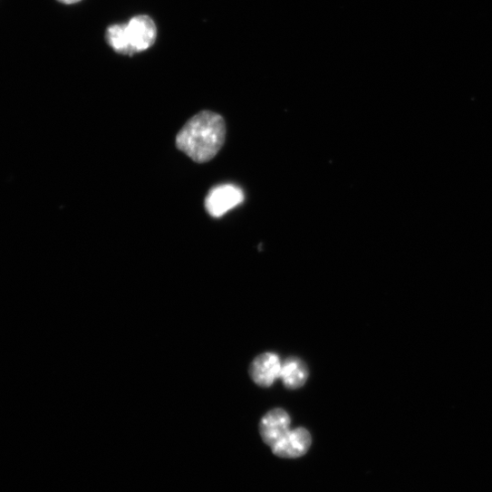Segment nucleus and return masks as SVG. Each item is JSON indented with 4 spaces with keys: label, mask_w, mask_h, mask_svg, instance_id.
I'll return each mask as SVG.
<instances>
[{
    "label": "nucleus",
    "mask_w": 492,
    "mask_h": 492,
    "mask_svg": "<svg viewBox=\"0 0 492 492\" xmlns=\"http://www.w3.org/2000/svg\"><path fill=\"white\" fill-rule=\"evenodd\" d=\"M312 444L310 432L304 428H296L290 431L271 448L276 457L282 458H297L305 455Z\"/></svg>",
    "instance_id": "4"
},
{
    "label": "nucleus",
    "mask_w": 492,
    "mask_h": 492,
    "mask_svg": "<svg viewBox=\"0 0 492 492\" xmlns=\"http://www.w3.org/2000/svg\"><path fill=\"white\" fill-rule=\"evenodd\" d=\"M58 2L66 5H72L80 3L81 0H58Z\"/></svg>",
    "instance_id": "9"
},
{
    "label": "nucleus",
    "mask_w": 492,
    "mask_h": 492,
    "mask_svg": "<svg viewBox=\"0 0 492 492\" xmlns=\"http://www.w3.org/2000/svg\"><path fill=\"white\" fill-rule=\"evenodd\" d=\"M308 378L305 364L298 358L290 357L285 361L281 367L280 380L288 390L302 388Z\"/></svg>",
    "instance_id": "7"
},
{
    "label": "nucleus",
    "mask_w": 492,
    "mask_h": 492,
    "mask_svg": "<svg viewBox=\"0 0 492 492\" xmlns=\"http://www.w3.org/2000/svg\"><path fill=\"white\" fill-rule=\"evenodd\" d=\"M130 43L136 53L144 52L153 45L157 30L153 21L145 15L134 17L126 25Z\"/></svg>",
    "instance_id": "6"
},
{
    "label": "nucleus",
    "mask_w": 492,
    "mask_h": 492,
    "mask_svg": "<svg viewBox=\"0 0 492 492\" xmlns=\"http://www.w3.org/2000/svg\"><path fill=\"white\" fill-rule=\"evenodd\" d=\"M282 364L275 353H264L256 357L250 367L253 381L262 388L271 387L280 378Z\"/></svg>",
    "instance_id": "5"
},
{
    "label": "nucleus",
    "mask_w": 492,
    "mask_h": 492,
    "mask_svg": "<svg viewBox=\"0 0 492 492\" xmlns=\"http://www.w3.org/2000/svg\"><path fill=\"white\" fill-rule=\"evenodd\" d=\"M291 419L283 409L268 411L261 420L259 433L265 444L272 448L290 431Z\"/></svg>",
    "instance_id": "3"
},
{
    "label": "nucleus",
    "mask_w": 492,
    "mask_h": 492,
    "mask_svg": "<svg viewBox=\"0 0 492 492\" xmlns=\"http://www.w3.org/2000/svg\"><path fill=\"white\" fill-rule=\"evenodd\" d=\"M106 39L118 53L132 55L135 53L128 36L126 25H112L107 30Z\"/></svg>",
    "instance_id": "8"
},
{
    "label": "nucleus",
    "mask_w": 492,
    "mask_h": 492,
    "mask_svg": "<svg viewBox=\"0 0 492 492\" xmlns=\"http://www.w3.org/2000/svg\"><path fill=\"white\" fill-rule=\"evenodd\" d=\"M245 200L243 191L234 185H223L210 191L206 199L207 213L219 218L241 205Z\"/></svg>",
    "instance_id": "2"
},
{
    "label": "nucleus",
    "mask_w": 492,
    "mask_h": 492,
    "mask_svg": "<svg viewBox=\"0 0 492 492\" xmlns=\"http://www.w3.org/2000/svg\"><path fill=\"white\" fill-rule=\"evenodd\" d=\"M226 135L224 118L216 112L204 111L194 116L179 131L177 146L193 160L204 163L219 152Z\"/></svg>",
    "instance_id": "1"
}]
</instances>
